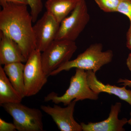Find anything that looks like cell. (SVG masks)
Returning a JSON list of instances; mask_svg holds the SVG:
<instances>
[{"label": "cell", "mask_w": 131, "mask_h": 131, "mask_svg": "<svg viewBox=\"0 0 131 131\" xmlns=\"http://www.w3.org/2000/svg\"><path fill=\"white\" fill-rule=\"evenodd\" d=\"M26 5L9 3L0 12V31L19 45L27 60L36 49L32 16Z\"/></svg>", "instance_id": "1"}, {"label": "cell", "mask_w": 131, "mask_h": 131, "mask_svg": "<svg viewBox=\"0 0 131 131\" xmlns=\"http://www.w3.org/2000/svg\"><path fill=\"white\" fill-rule=\"evenodd\" d=\"M103 45L101 43L90 45L83 52L79 54L74 60L68 61L54 70L50 76L58 74L63 71H68L73 68L92 70L96 73L103 66L112 61L113 53L112 50L103 51Z\"/></svg>", "instance_id": "2"}, {"label": "cell", "mask_w": 131, "mask_h": 131, "mask_svg": "<svg viewBox=\"0 0 131 131\" xmlns=\"http://www.w3.org/2000/svg\"><path fill=\"white\" fill-rule=\"evenodd\" d=\"M99 94L93 91L88 83L86 71L76 69L75 75L71 77L69 87L65 93L61 96L54 92H51L44 98L45 102L51 101L56 104L62 103L67 106L74 99L75 101L86 99L96 100Z\"/></svg>", "instance_id": "3"}, {"label": "cell", "mask_w": 131, "mask_h": 131, "mask_svg": "<svg viewBox=\"0 0 131 131\" xmlns=\"http://www.w3.org/2000/svg\"><path fill=\"white\" fill-rule=\"evenodd\" d=\"M75 41L55 40L41 54L44 72L47 77L64 64L70 61L77 50Z\"/></svg>", "instance_id": "4"}, {"label": "cell", "mask_w": 131, "mask_h": 131, "mask_svg": "<svg viewBox=\"0 0 131 131\" xmlns=\"http://www.w3.org/2000/svg\"><path fill=\"white\" fill-rule=\"evenodd\" d=\"M1 106L13 117L17 130L43 131L41 110L28 107L21 103H4Z\"/></svg>", "instance_id": "5"}, {"label": "cell", "mask_w": 131, "mask_h": 131, "mask_svg": "<svg viewBox=\"0 0 131 131\" xmlns=\"http://www.w3.org/2000/svg\"><path fill=\"white\" fill-rule=\"evenodd\" d=\"M90 16L85 0H81L71 14L64 19L55 40L75 41L89 22Z\"/></svg>", "instance_id": "6"}, {"label": "cell", "mask_w": 131, "mask_h": 131, "mask_svg": "<svg viewBox=\"0 0 131 131\" xmlns=\"http://www.w3.org/2000/svg\"><path fill=\"white\" fill-rule=\"evenodd\" d=\"M41 52L35 49L32 52L25 64L24 69L25 96L35 95L47 81L41 62Z\"/></svg>", "instance_id": "7"}, {"label": "cell", "mask_w": 131, "mask_h": 131, "mask_svg": "<svg viewBox=\"0 0 131 131\" xmlns=\"http://www.w3.org/2000/svg\"><path fill=\"white\" fill-rule=\"evenodd\" d=\"M60 24L48 12L33 26L36 49L43 51L56 39Z\"/></svg>", "instance_id": "8"}, {"label": "cell", "mask_w": 131, "mask_h": 131, "mask_svg": "<svg viewBox=\"0 0 131 131\" xmlns=\"http://www.w3.org/2000/svg\"><path fill=\"white\" fill-rule=\"evenodd\" d=\"M76 102L74 100L64 108L55 104L53 107L42 105L40 108L52 117L61 131H82L81 124L76 121L73 116Z\"/></svg>", "instance_id": "9"}, {"label": "cell", "mask_w": 131, "mask_h": 131, "mask_svg": "<svg viewBox=\"0 0 131 131\" xmlns=\"http://www.w3.org/2000/svg\"><path fill=\"white\" fill-rule=\"evenodd\" d=\"M122 104L117 102L112 105L109 116L105 120L97 122H89L86 124L81 123L83 131H124V126L128 123L126 118H118L119 114L121 110Z\"/></svg>", "instance_id": "10"}, {"label": "cell", "mask_w": 131, "mask_h": 131, "mask_svg": "<svg viewBox=\"0 0 131 131\" xmlns=\"http://www.w3.org/2000/svg\"><path fill=\"white\" fill-rule=\"evenodd\" d=\"M0 36L1 65L15 62L26 63L27 60L19 45L12 38L2 32Z\"/></svg>", "instance_id": "11"}, {"label": "cell", "mask_w": 131, "mask_h": 131, "mask_svg": "<svg viewBox=\"0 0 131 131\" xmlns=\"http://www.w3.org/2000/svg\"><path fill=\"white\" fill-rule=\"evenodd\" d=\"M86 71L89 85L94 92L99 95L101 93L114 95L131 105V90L126 89L125 86L119 87L109 84H104L97 79L95 73L92 70Z\"/></svg>", "instance_id": "12"}, {"label": "cell", "mask_w": 131, "mask_h": 131, "mask_svg": "<svg viewBox=\"0 0 131 131\" xmlns=\"http://www.w3.org/2000/svg\"><path fill=\"white\" fill-rule=\"evenodd\" d=\"M81 0H47L45 3L46 11L57 21H61L77 6Z\"/></svg>", "instance_id": "13"}, {"label": "cell", "mask_w": 131, "mask_h": 131, "mask_svg": "<svg viewBox=\"0 0 131 131\" xmlns=\"http://www.w3.org/2000/svg\"><path fill=\"white\" fill-rule=\"evenodd\" d=\"M25 65L21 62H15L4 65L3 70L13 86L21 98L25 94L24 69Z\"/></svg>", "instance_id": "14"}, {"label": "cell", "mask_w": 131, "mask_h": 131, "mask_svg": "<svg viewBox=\"0 0 131 131\" xmlns=\"http://www.w3.org/2000/svg\"><path fill=\"white\" fill-rule=\"evenodd\" d=\"M22 98L13 86L3 68L0 66V105L21 103Z\"/></svg>", "instance_id": "15"}, {"label": "cell", "mask_w": 131, "mask_h": 131, "mask_svg": "<svg viewBox=\"0 0 131 131\" xmlns=\"http://www.w3.org/2000/svg\"><path fill=\"white\" fill-rule=\"evenodd\" d=\"M120 0H95L101 10L105 13L117 12Z\"/></svg>", "instance_id": "16"}, {"label": "cell", "mask_w": 131, "mask_h": 131, "mask_svg": "<svg viewBox=\"0 0 131 131\" xmlns=\"http://www.w3.org/2000/svg\"><path fill=\"white\" fill-rule=\"evenodd\" d=\"M28 5L30 8V14L33 22L37 21L38 16L42 12L43 5L42 0H26Z\"/></svg>", "instance_id": "17"}, {"label": "cell", "mask_w": 131, "mask_h": 131, "mask_svg": "<svg viewBox=\"0 0 131 131\" xmlns=\"http://www.w3.org/2000/svg\"><path fill=\"white\" fill-rule=\"evenodd\" d=\"M117 12L126 16L131 22V0H120Z\"/></svg>", "instance_id": "18"}, {"label": "cell", "mask_w": 131, "mask_h": 131, "mask_svg": "<svg viewBox=\"0 0 131 131\" xmlns=\"http://www.w3.org/2000/svg\"><path fill=\"white\" fill-rule=\"evenodd\" d=\"M16 127L14 124L6 122L0 118V131H16Z\"/></svg>", "instance_id": "19"}, {"label": "cell", "mask_w": 131, "mask_h": 131, "mask_svg": "<svg viewBox=\"0 0 131 131\" xmlns=\"http://www.w3.org/2000/svg\"><path fill=\"white\" fill-rule=\"evenodd\" d=\"M9 3L18 5H28L26 0H0V5L2 7Z\"/></svg>", "instance_id": "20"}, {"label": "cell", "mask_w": 131, "mask_h": 131, "mask_svg": "<svg viewBox=\"0 0 131 131\" xmlns=\"http://www.w3.org/2000/svg\"><path fill=\"white\" fill-rule=\"evenodd\" d=\"M126 47L131 51V22L126 33Z\"/></svg>", "instance_id": "21"}, {"label": "cell", "mask_w": 131, "mask_h": 131, "mask_svg": "<svg viewBox=\"0 0 131 131\" xmlns=\"http://www.w3.org/2000/svg\"><path fill=\"white\" fill-rule=\"evenodd\" d=\"M117 82L120 83L121 85H123L126 87L128 86L131 88V80L120 78L118 80Z\"/></svg>", "instance_id": "22"}, {"label": "cell", "mask_w": 131, "mask_h": 131, "mask_svg": "<svg viewBox=\"0 0 131 131\" xmlns=\"http://www.w3.org/2000/svg\"><path fill=\"white\" fill-rule=\"evenodd\" d=\"M126 64L127 68L131 72V52L129 54L128 57L127 59Z\"/></svg>", "instance_id": "23"}, {"label": "cell", "mask_w": 131, "mask_h": 131, "mask_svg": "<svg viewBox=\"0 0 131 131\" xmlns=\"http://www.w3.org/2000/svg\"><path fill=\"white\" fill-rule=\"evenodd\" d=\"M130 118L128 120V124L131 126V112L130 113Z\"/></svg>", "instance_id": "24"}]
</instances>
